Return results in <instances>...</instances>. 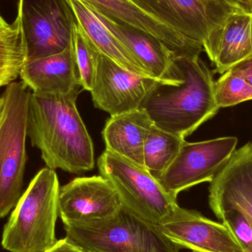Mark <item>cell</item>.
<instances>
[{
    "instance_id": "obj_1",
    "label": "cell",
    "mask_w": 252,
    "mask_h": 252,
    "mask_svg": "<svg viewBox=\"0 0 252 252\" xmlns=\"http://www.w3.org/2000/svg\"><path fill=\"white\" fill-rule=\"evenodd\" d=\"M178 81H156L141 109L158 128L185 138L215 116L219 108L213 73L200 56H175L170 71Z\"/></svg>"
},
{
    "instance_id": "obj_2",
    "label": "cell",
    "mask_w": 252,
    "mask_h": 252,
    "mask_svg": "<svg viewBox=\"0 0 252 252\" xmlns=\"http://www.w3.org/2000/svg\"><path fill=\"white\" fill-rule=\"evenodd\" d=\"M78 96L31 93L27 127L28 137L46 166L73 174L95 165L93 140L77 109Z\"/></svg>"
},
{
    "instance_id": "obj_3",
    "label": "cell",
    "mask_w": 252,
    "mask_h": 252,
    "mask_svg": "<svg viewBox=\"0 0 252 252\" xmlns=\"http://www.w3.org/2000/svg\"><path fill=\"white\" fill-rule=\"evenodd\" d=\"M59 178L46 167L32 178L4 226L1 245L10 252H46L55 245Z\"/></svg>"
},
{
    "instance_id": "obj_4",
    "label": "cell",
    "mask_w": 252,
    "mask_h": 252,
    "mask_svg": "<svg viewBox=\"0 0 252 252\" xmlns=\"http://www.w3.org/2000/svg\"><path fill=\"white\" fill-rule=\"evenodd\" d=\"M32 92L22 82L7 86L0 118V219L23 193L27 157L28 105Z\"/></svg>"
},
{
    "instance_id": "obj_5",
    "label": "cell",
    "mask_w": 252,
    "mask_h": 252,
    "mask_svg": "<svg viewBox=\"0 0 252 252\" xmlns=\"http://www.w3.org/2000/svg\"><path fill=\"white\" fill-rule=\"evenodd\" d=\"M97 167L118 191L123 208L148 224L158 226L179 206L144 166L105 150Z\"/></svg>"
},
{
    "instance_id": "obj_6",
    "label": "cell",
    "mask_w": 252,
    "mask_h": 252,
    "mask_svg": "<svg viewBox=\"0 0 252 252\" xmlns=\"http://www.w3.org/2000/svg\"><path fill=\"white\" fill-rule=\"evenodd\" d=\"M66 238L90 252H179L157 226L121 209L113 217L64 226Z\"/></svg>"
},
{
    "instance_id": "obj_7",
    "label": "cell",
    "mask_w": 252,
    "mask_h": 252,
    "mask_svg": "<svg viewBox=\"0 0 252 252\" xmlns=\"http://www.w3.org/2000/svg\"><path fill=\"white\" fill-rule=\"evenodd\" d=\"M16 18L28 62L59 54L70 47L77 20L68 0H19Z\"/></svg>"
},
{
    "instance_id": "obj_8",
    "label": "cell",
    "mask_w": 252,
    "mask_h": 252,
    "mask_svg": "<svg viewBox=\"0 0 252 252\" xmlns=\"http://www.w3.org/2000/svg\"><path fill=\"white\" fill-rule=\"evenodd\" d=\"M238 142L235 136L185 141L174 161L157 179L167 193L177 198L185 189L211 182L236 151Z\"/></svg>"
},
{
    "instance_id": "obj_9",
    "label": "cell",
    "mask_w": 252,
    "mask_h": 252,
    "mask_svg": "<svg viewBox=\"0 0 252 252\" xmlns=\"http://www.w3.org/2000/svg\"><path fill=\"white\" fill-rule=\"evenodd\" d=\"M122 208L118 191L101 175L75 178L60 188L59 216L63 226L106 220Z\"/></svg>"
},
{
    "instance_id": "obj_10",
    "label": "cell",
    "mask_w": 252,
    "mask_h": 252,
    "mask_svg": "<svg viewBox=\"0 0 252 252\" xmlns=\"http://www.w3.org/2000/svg\"><path fill=\"white\" fill-rule=\"evenodd\" d=\"M184 36L202 44L235 10L224 0H132Z\"/></svg>"
},
{
    "instance_id": "obj_11",
    "label": "cell",
    "mask_w": 252,
    "mask_h": 252,
    "mask_svg": "<svg viewBox=\"0 0 252 252\" xmlns=\"http://www.w3.org/2000/svg\"><path fill=\"white\" fill-rule=\"evenodd\" d=\"M156 81L127 70L100 53L90 93L96 108L115 116L140 109Z\"/></svg>"
},
{
    "instance_id": "obj_12",
    "label": "cell",
    "mask_w": 252,
    "mask_h": 252,
    "mask_svg": "<svg viewBox=\"0 0 252 252\" xmlns=\"http://www.w3.org/2000/svg\"><path fill=\"white\" fill-rule=\"evenodd\" d=\"M179 248L194 252H244L227 226L178 206L157 226Z\"/></svg>"
},
{
    "instance_id": "obj_13",
    "label": "cell",
    "mask_w": 252,
    "mask_h": 252,
    "mask_svg": "<svg viewBox=\"0 0 252 252\" xmlns=\"http://www.w3.org/2000/svg\"><path fill=\"white\" fill-rule=\"evenodd\" d=\"M209 205L218 219L239 212L252 226V142L236 149L210 182Z\"/></svg>"
},
{
    "instance_id": "obj_14",
    "label": "cell",
    "mask_w": 252,
    "mask_h": 252,
    "mask_svg": "<svg viewBox=\"0 0 252 252\" xmlns=\"http://www.w3.org/2000/svg\"><path fill=\"white\" fill-rule=\"evenodd\" d=\"M203 50L220 75L252 57V13L235 10L229 13L210 32Z\"/></svg>"
},
{
    "instance_id": "obj_15",
    "label": "cell",
    "mask_w": 252,
    "mask_h": 252,
    "mask_svg": "<svg viewBox=\"0 0 252 252\" xmlns=\"http://www.w3.org/2000/svg\"><path fill=\"white\" fill-rule=\"evenodd\" d=\"M94 11L113 20L124 22L154 35L176 56L200 55L202 44L184 36L132 0H81Z\"/></svg>"
},
{
    "instance_id": "obj_16",
    "label": "cell",
    "mask_w": 252,
    "mask_h": 252,
    "mask_svg": "<svg viewBox=\"0 0 252 252\" xmlns=\"http://www.w3.org/2000/svg\"><path fill=\"white\" fill-rule=\"evenodd\" d=\"M20 78L32 93L41 95L79 94L82 89L72 43L59 54L27 62Z\"/></svg>"
},
{
    "instance_id": "obj_17",
    "label": "cell",
    "mask_w": 252,
    "mask_h": 252,
    "mask_svg": "<svg viewBox=\"0 0 252 252\" xmlns=\"http://www.w3.org/2000/svg\"><path fill=\"white\" fill-rule=\"evenodd\" d=\"M95 13L151 78L160 82L175 83L178 81L176 77V81H171L169 77L176 54L159 38L128 24Z\"/></svg>"
},
{
    "instance_id": "obj_18",
    "label": "cell",
    "mask_w": 252,
    "mask_h": 252,
    "mask_svg": "<svg viewBox=\"0 0 252 252\" xmlns=\"http://www.w3.org/2000/svg\"><path fill=\"white\" fill-rule=\"evenodd\" d=\"M153 126L141 108L111 116L103 130L106 150L144 166V145Z\"/></svg>"
},
{
    "instance_id": "obj_19",
    "label": "cell",
    "mask_w": 252,
    "mask_h": 252,
    "mask_svg": "<svg viewBox=\"0 0 252 252\" xmlns=\"http://www.w3.org/2000/svg\"><path fill=\"white\" fill-rule=\"evenodd\" d=\"M68 1L78 25L100 53L133 73L154 80L123 43L104 26L91 7L81 0Z\"/></svg>"
},
{
    "instance_id": "obj_20",
    "label": "cell",
    "mask_w": 252,
    "mask_h": 252,
    "mask_svg": "<svg viewBox=\"0 0 252 252\" xmlns=\"http://www.w3.org/2000/svg\"><path fill=\"white\" fill-rule=\"evenodd\" d=\"M185 142V138L153 126L144 145V167L157 179L174 161Z\"/></svg>"
},
{
    "instance_id": "obj_21",
    "label": "cell",
    "mask_w": 252,
    "mask_h": 252,
    "mask_svg": "<svg viewBox=\"0 0 252 252\" xmlns=\"http://www.w3.org/2000/svg\"><path fill=\"white\" fill-rule=\"evenodd\" d=\"M27 62L26 47L16 18L0 31V87L15 82Z\"/></svg>"
},
{
    "instance_id": "obj_22",
    "label": "cell",
    "mask_w": 252,
    "mask_h": 252,
    "mask_svg": "<svg viewBox=\"0 0 252 252\" xmlns=\"http://www.w3.org/2000/svg\"><path fill=\"white\" fill-rule=\"evenodd\" d=\"M72 46L83 90L93 89L100 52L76 22L72 31Z\"/></svg>"
},
{
    "instance_id": "obj_23",
    "label": "cell",
    "mask_w": 252,
    "mask_h": 252,
    "mask_svg": "<svg viewBox=\"0 0 252 252\" xmlns=\"http://www.w3.org/2000/svg\"><path fill=\"white\" fill-rule=\"evenodd\" d=\"M215 87L216 100L220 109L252 100V90L233 67L222 74L216 81Z\"/></svg>"
},
{
    "instance_id": "obj_24",
    "label": "cell",
    "mask_w": 252,
    "mask_h": 252,
    "mask_svg": "<svg viewBox=\"0 0 252 252\" xmlns=\"http://www.w3.org/2000/svg\"><path fill=\"white\" fill-rule=\"evenodd\" d=\"M219 220L232 232L244 252H252V226L241 213L228 212Z\"/></svg>"
},
{
    "instance_id": "obj_25",
    "label": "cell",
    "mask_w": 252,
    "mask_h": 252,
    "mask_svg": "<svg viewBox=\"0 0 252 252\" xmlns=\"http://www.w3.org/2000/svg\"><path fill=\"white\" fill-rule=\"evenodd\" d=\"M242 77L247 85L252 90V57L232 66Z\"/></svg>"
},
{
    "instance_id": "obj_26",
    "label": "cell",
    "mask_w": 252,
    "mask_h": 252,
    "mask_svg": "<svg viewBox=\"0 0 252 252\" xmlns=\"http://www.w3.org/2000/svg\"><path fill=\"white\" fill-rule=\"evenodd\" d=\"M46 252H90L69 241L68 238L59 240L53 247Z\"/></svg>"
},
{
    "instance_id": "obj_27",
    "label": "cell",
    "mask_w": 252,
    "mask_h": 252,
    "mask_svg": "<svg viewBox=\"0 0 252 252\" xmlns=\"http://www.w3.org/2000/svg\"><path fill=\"white\" fill-rule=\"evenodd\" d=\"M235 8L252 13V0H224Z\"/></svg>"
},
{
    "instance_id": "obj_28",
    "label": "cell",
    "mask_w": 252,
    "mask_h": 252,
    "mask_svg": "<svg viewBox=\"0 0 252 252\" xmlns=\"http://www.w3.org/2000/svg\"><path fill=\"white\" fill-rule=\"evenodd\" d=\"M8 26V24H7V22L3 19L2 16L0 15V31L5 29V28H7Z\"/></svg>"
},
{
    "instance_id": "obj_29",
    "label": "cell",
    "mask_w": 252,
    "mask_h": 252,
    "mask_svg": "<svg viewBox=\"0 0 252 252\" xmlns=\"http://www.w3.org/2000/svg\"><path fill=\"white\" fill-rule=\"evenodd\" d=\"M3 106H4V99L2 95H0V118H1V114H2Z\"/></svg>"
}]
</instances>
